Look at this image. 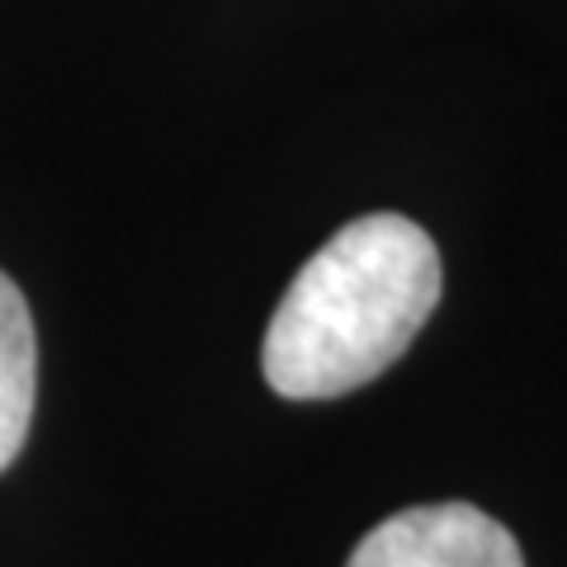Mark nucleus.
Here are the masks:
<instances>
[{"label": "nucleus", "instance_id": "nucleus-3", "mask_svg": "<svg viewBox=\"0 0 567 567\" xmlns=\"http://www.w3.org/2000/svg\"><path fill=\"white\" fill-rule=\"evenodd\" d=\"M33 393H39V336L20 284L0 275V468L24 450Z\"/></svg>", "mask_w": 567, "mask_h": 567}, {"label": "nucleus", "instance_id": "nucleus-2", "mask_svg": "<svg viewBox=\"0 0 567 567\" xmlns=\"http://www.w3.org/2000/svg\"><path fill=\"white\" fill-rule=\"evenodd\" d=\"M346 567H525L502 520L468 502L412 506L360 539Z\"/></svg>", "mask_w": 567, "mask_h": 567}, {"label": "nucleus", "instance_id": "nucleus-1", "mask_svg": "<svg viewBox=\"0 0 567 567\" xmlns=\"http://www.w3.org/2000/svg\"><path fill=\"white\" fill-rule=\"evenodd\" d=\"M440 303V251L402 213H364L317 251L265 331V383L322 402L379 379Z\"/></svg>", "mask_w": 567, "mask_h": 567}]
</instances>
